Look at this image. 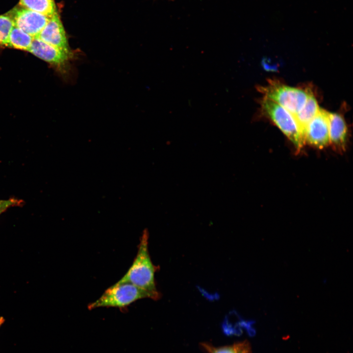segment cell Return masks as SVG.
<instances>
[{
  "label": "cell",
  "instance_id": "6da1fadb",
  "mask_svg": "<svg viewBox=\"0 0 353 353\" xmlns=\"http://www.w3.org/2000/svg\"><path fill=\"white\" fill-rule=\"evenodd\" d=\"M149 231L145 228L142 233L137 254L126 273L117 282L129 283L146 292L150 299L157 300L161 294L157 290L155 273L159 269L151 261L148 250Z\"/></svg>",
  "mask_w": 353,
  "mask_h": 353
},
{
  "label": "cell",
  "instance_id": "7a4b0ae2",
  "mask_svg": "<svg viewBox=\"0 0 353 353\" xmlns=\"http://www.w3.org/2000/svg\"><path fill=\"white\" fill-rule=\"evenodd\" d=\"M149 298V294L135 285L129 283L117 282L108 287L101 296L88 305L91 310L99 307H116L125 309L139 300Z\"/></svg>",
  "mask_w": 353,
  "mask_h": 353
},
{
  "label": "cell",
  "instance_id": "3957f363",
  "mask_svg": "<svg viewBox=\"0 0 353 353\" xmlns=\"http://www.w3.org/2000/svg\"><path fill=\"white\" fill-rule=\"evenodd\" d=\"M257 89L264 97L279 104L294 117L303 106L309 92L272 80L267 85L258 86Z\"/></svg>",
  "mask_w": 353,
  "mask_h": 353
},
{
  "label": "cell",
  "instance_id": "277c9868",
  "mask_svg": "<svg viewBox=\"0 0 353 353\" xmlns=\"http://www.w3.org/2000/svg\"><path fill=\"white\" fill-rule=\"evenodd\" d=\"M260 102L263 114L300 150L305 142L294 116L284 107L267 98L263 97Z\"/></svg>",
  "mask_w": 353,
  "mask_h": 353
},
{
  "label": "cell",
  "instance_id": "5b68a950",
  "mask_svg": "<svg viewBox=\"0 0 353 353\" xmlns=\"http://www.w3.org/2000/svg\"><path fill=\"white\" fill-rule=\"evenodd\" d=\"M6 14L11 19L14 26L32 36L33 40L38 39L39 34L51 17L19 5Z\"/></svg>",
  "mask_w": 353,
  "mask_h": 353
},
{
  "label": "cell",
  "instance_id": "8992f818",
  "mask_svg": "<svg viewBox=\"0 0 353 353\" xmlns=\"http://www.w3.org/2000/svg\"><path fill=\"white\" fill-rule=\"evenodd\" d=\"M43 42L70 54H78L80 51L73 50L69 46L67 35L56 11L38 36Z\"/></svg>",
  "mask_w": 353,
  "mask_h": 353
},
{
  "label": "cell",
  "instance_id": "52a82bcc",
  "mask_svg": "<svg viewBox=\"0 0 353 353\" xmlns=\"http://www.w3.org/2000/svg\"><path fill=\"white\" fill-rule=\"evenodd\" d=\"M304 141L320 149L329 144V112L320 108L306 128Z\"/></svg>",
  "mask_w": 353,
  "mask_h": 353
},
{
  "label": "cell",
  "instance_id": "ba28073f",
  "mask_svg": "<svg viewBox=\"0 0 353 353\" xmlns=\"http://www.w3.org/2000/svg\"><path fill=\"white\" fill-rule=\"evenodd\" d=\"M347 134V128L341 115L329 112V144L339 150L344 149Z\"/></svg>",
  "mask_w": 353,
  "mask_h": 353
},
{
  "label": "cell",
  "instance_id": "9c48e42d",
  "mask_svg": "<svg viewBox=\"0 0 353 353\" xmlns=\"http://www.w3.org/2000/svg\"><path fill=\"white\" fill-rule=\"evenodd\" d=\"M320 108L315 97L309 91L307 100L303 106L294 117L304 140L306 128L317 114Z\"/></svg>",
  "mask_w": 353,
  "mask_h": 353
},
{
  "label": "cell",
  "instance_id": "30bf717a",
  "mask_svg": "<svg viewBox=\"0 0 353 353\" xmlns=\"http://www.w3.org/2000/svg\"><path fill=\"white\" fill-rule=\"evenodd\" d=\"M33 40L32 36L13 25L5 48L28 52Z\"/></svg>",
  "mask_w": 353,
  "mask_h": 353
},
{
  "label": "cell",
  "instance_id": "8fae6325",
  "mask_svg": "<svg viewBox=\"0 0 353 353\" xmlns=\"http://www.w3.org/2000/svg\"><path fill=\"white\" fill-rule=\"evenodd\" d=\"M19 5L48 16L57 11L54 0H20Z\"/></svg>",
  "mask_w": 353,
  "mask_h": 353
},
{
  "label": "cell",
  "instance_id": "7c38bea8",
  "mask_svg": "<svg viewBox=\"0 0 353 353\" xmlns=\"http://www.w3.org/2000/svg\"><path fill=\"white\" fill-rule=\"evenodd\" d=\"M13 25V23L8 15L5 13L0 15V48L5 47Z\"/></svg>",
  "mask_w": 353,
  "mask_h": 353
},
{
  "label": "cell",
  "instance_id": "4fadbf2b",
  "mask_svg": "<svg viewBox=\"0 0 353 353\" xmlns=\"http://www.w3.org/2000/svg\"><path fill=\"white\" fill-rule=\"evenodd\" d=\"M245 341L238 342L232 345L215 347L208 343H203L202 346L208 353H240Z\"/></svg>",
  "mask_w": 353,
  "mask_h": 353
},
{
  "label": "cell",
  "instance_id": "5bb4252c",
  "mask_svg": "<svg viewBox=\"0 0 353 353\" xmlns=\"http://www.w3.org/2000/svg\"><path fill=\"white\" fill-rule=\"evenodd\" d=\"M24 201L15 198H11L6 200H0V214L8 208L13 206H22Z\"/></svg>",
  "mask_w": 353,
  "mask_h": 353
},
{
  "label": "cell",
  "instance_id": "9a60e30c",
  "mask_svg": "<svg viewBox=\"0 0 353 353\" xmlns=\"http://www.w3.org/2000/svg\"><path fill=\"white\" fill-rule=\"evenodd\" d=\"M251 348L249 343L245 341L244 346L240 353H251Z\"/></svg>",
  "mask_w": 353,
  "mask_h": 353
},
{
  "label": "cell",
  "instance_id": "2e32d148",
  "mask_svg": "<svg viewBox=\"0 0 353 353\" xmlns=\"http://www.w3.org/2000/svg\"><path fill=\"white\" fill-rule=\"evenodd\" d=\"M4 319L2 317H0V327L2 324V323L4 322Z\"/></svg>",
  "mask_w": 353,
  "mask_h": 353
},
{
  "label": "cell",
  "instance_id": "e0dca14e",
  "mask_svg": "<svg viewBox=\"0 0 353 353\" xmlns=\"http://www.w3.org/2000/svg\"></svg>",
  "mask_w": 353,
  "mask_h": 353
}]
</instances>
